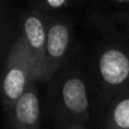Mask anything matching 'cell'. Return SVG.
<instances>
[{
	"instance_id": "1",
	"label": "cell",
	"mask_w": 129,
	"mask_h": 129,
	"mask_svg": "<svg viewBox=\"0 0 129 129\" xmlns=\"http://www.w3.org/2000/svg\"><path fill=\"white\" fill-rule=\"evenodd\" d=\"M34 81L33 64L25 42L19 37L12 46L4 66L3 76V104L9 111L15 101L25 92Z\"/></svg>"
},
{
	"instance_id": "2",
	"label": "cell",
	"mask_w": 129,
	"mask_h": 129,
	"mask_svg": "<svg viewBox=\"0 0 129 129\" xmlns=\"http://www.w3.org/2000/svg\"><path fill=\"white\" fill-rule=\"evenodd\" d=\"M48 18L47 24V44L44 53V63L42 71V82L51 81L61 70L67 57L71 43V23L67 19Z\"/></svg>"
},
{
	"instance_id": "3",
	"label": "cell",
	"mask_w": 129,
	"mask_h": 129,
	"mask_svg": "<svg viewBox=\"0 0 129 129\" xmlns=\"http://www.w3.org/2000/svg\"><path fill=\"white\" fill-rule=\"evenodd\" d=\"M61 121L64 126L82 125L89 119V96L84 79L72 74L64 79L59 89Z\"/></svg>"
},
{
	"instance_id": "4",
	"label": "cell",
	"mask_w": 129,
	"mask_h": 129,
	"mask_svg": "<svg viewBox=\"0 0 129 129\" xmlns=\"http://www.w3.org/2000/svg\"><path fill=\"white\" fill-rule=\"evenodd\" d=\"M98 74L105 90L116 91L129 87V52L109 44L98 57Z\"/></svg>"
},
{
	"instance_id": "5",
	"label": "cell",
	"mask_w": 129,
	"mask_h": 129,
	"mask_svg": "<svg viewBox=\"0 0 129 129\" xmlns=\"http://www.w3.org/2000/svg\"><path fill=\"white\" fill-rule=\"evenodd\" d=\"M47 24L48 18L36 9L24 13L22 18L20 37L25 42L29 51L34 81H42V71L44 63V53L47 44Z\"/></svg>"
},
{
	"instance_id": "6",
	"label": "cell",
	"mask_w": 129,
	"mask_h": 129,
	"mask_svg": "<svg viewBox=\"0 0 129 129\" xmlns=\"http://www.w3.org/2000/svg\"><path fill=\"white\" fill-rule=\"evenodd\" d=\"M33 81L8 111L14 129H39L41 106Z\"/></svg>"
},
{
	"instance_id": "7",
	"label": "cell",
	"mask_w": 129,
	"mask_h": 129,
	"mask_svg": "<svg viewBox=\"0 0 129 129\" xmlns=\"http://www.w3.org/2000/svg\"><path fill=\"white\" fill-rule=\"evenodd\" d=\"M106 129H129V87L121 91L111 104L105 120Z\"/></svg>"
},
{
	"instance_id": "8",
	"label": "cell",
	"mask_w": 129,
	"mask_h": 129,
	"mask_svg": "<svg viewBox=\"0 0 129 129\" xmlns=\"http://www.w3.org/2000/svg\"><path fill=\"white\" fill-rule=\"evenodd\" d=\"M37 9L39 13H42L46 17H49V14H53L54 12L59 9H64L72 5V2L70 0H46V2L36 3Z\"/></svg>"
},
{
	"instance_id": "9",
	"label": "cell",
	"mask_w": 129,
	"mask_h": 129,
	"mask_svg": "<svg viewBox=\"0 0 129 129\" xmlns=\"http://www.w3.org/2000/svg\"><path fill=\"white\" fill-rule=\"evenodd\" d=\"M110 20L118 27H121L124 33L129 37V12H116L110 15Z\"/></svg>"
},
{
	"instance_id": "10",
	"label": "cell",
	"mask_w": 129,
	"mask_h": 129,
	"mask_svg": "<svg viewBox=\"0 0 129 129\" xmlns=\"http://www.w3.org/2000/svg\"><path fill=\"white\" fill-rule=\"evenodd\" d=\"M111 5L115 7L118 12H129V0H114Z\"/></svg>"
},
{
	"instance_id": "11",
	"label": "cell",
	"mask_w": 129,
	"mask_h": 129,
	"mask_svg": "<svg viewBox=\"0 0 129 129\" xmlns=\"http://www.w3.org/2000/svg\"><path fill=\"white\" fill-rule=\"evenodd\" d=\"M62 129H84L82 125H70V126H63Z\"/></svg>"
}]
</instances>
